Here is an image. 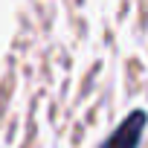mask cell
<instances>
[{"label":"cell","mask_w":148,"mask_h":148,"mask_svg":"<svg viewBox=\"0 0 148 148\" xmlns=\"http://www.w3.org/2000/svg\"><path fill=\"white\" fill-rule=\"evenodd\" d=\"M142 131H145V113H142V110H134V113L125 116V122L105 139L102 148H136Z\"/></svg>","instance_id":"1"}]
</instances>
